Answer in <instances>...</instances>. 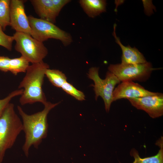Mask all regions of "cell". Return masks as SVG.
Here are the masks:
<instances>
[{
  "mask_svg": "<svg viewBox=\"0 0 163 163\" xmlns=\"http://www.w3.org/2000/svg\"><path fill=\"white\" fill-rule=\"evenodd\" d=\"M155 144L160 148L158 153L155 155L141 158L137 150L133 149L130 152V155L134 157L132 163H163V138L161 137L156 142ZM119 163H121L119 162Z\"/></svg>",
  "mask_w": 163,
  "mask_h": 163,
  "instance_id": "obj_14",
  "label": "cell"
},
{
  "mask_svg": "<svg viewBox=\"0 0 163 163\" xmlns=\"http://www.w3.org/2000/svg\"><path fill=\"white\" fill-rule=\"evenodd\" d=\"M40 18L54 23L61 9L69 0H31L30 1Z\"/></svg>",
  "mask_w": 163,
  "mask_h": 163,
  "instance_id": "obj_9",
  "label": "cell"
},
{
  "mask_svg": "<svg viewBox=\"0 0 163 163\" xmlns=\"http://www.w3.org/2000/svg\"><path fill=\"white\" fill-rule=\"evenodd\" d=\"M22 131V121L15 111L14 104L9 103L0 117V163L6 150L13 146Z\"/></svg>",
  "mask_w": 163,
  "mask_h": 163,
  "instance_id": "obj_3",
  "label": "cell"
},
{
  "mask_svg": "<svg viewBox=\"0 0 163 163\" xmlns=\"http://www.w3.org/2000/svg\"><path fill=\"white\" fill-rule=\"evenodd\" d=\"M23 89H21L12 91L5 98L0 100V117L2 114L4 110L10 103L11 99L15 96L21 95Z\"/></svg>",
  "mask_w": 163,
  "mask_h": 163,
  "instance_id": "obj_19",
  "label": "cell"
},
{
  "mask_svg": "<svg viewBox=\"0 0 163 163\" xmlns=\"http://www.w3.org/2000/svg\"><path fill=\"white\" fill-rule=\"evenodd\" d=\"M60 102L52 103L47 101L41 111L32 114L25 113L19 106H17L19 113L22 119L23 131L25 133V142L22 150L28 157L29 150L32 146L38 149L42 140L47 135L48 125L47 117L50 111L58 105Z\"/></svg>",
  "mask_w": 163,
  "mask_h": 163,
  "instance_id": "obj_1",
  "label": "cell"
},
{
  "mask_svg": "<svg viewBox=\"0 0 163 163\" xmlns=\"http://www.w3.org/2000/svg\"><path fill=\"white\" fill-rule=\"evenodd\" d=\"M28 18L31 29V36L43 43L50 38L60 40L65 46L70 45L72 37L69 33L50 21L30 15Z\"/></svg>",
  "mask_w": 163,
  "mask_h": 163,
  "instance_id": "obj_4",
  "label": "cell"
},
{
  "mask_svg": "<svg viewBox=\"0 0 163 163\" xmlns=\"http://www.w3.org/2000/svg\"><path fill=\"white\" fill-rule=\"evenodd\" d=\"M79 3L86 14L94 18L106 11V1L104 0H80Z\"/></svg>",
  "mask_w": 163,
  "mask_h": 163,
  "instance_id": "obj_13",
  "label": "cell"
},
{
  "mask_svg": "<svg viewBox=\"0 0 163 163\" xmlns=\"http://www.w3.org/2000/svg\"><path fill=\"white\" fill-rule=\"evenodd\" d=\"M16 42L14 48L21 56L32 64L43 61L48 53L47 48L43 43L33 37L30 35L16 32L13 36Z\"/></svg>",
  "mask_w": 163,
  "mask_h": 163,
  "instance_id": "obj_5",
  "label": "cell"
},
{
  "mask_svg": "<svg viewBox=\"0 0 163 163\" xmlns=\"http://www.w3.org/2000/svg\"><path fill=\"white\" fill-rule=\"evenodd\" d=\"M45 75L50 82L54 86L61 88L62 85L67 82V77L65 75L59 70L47 69Z\"/></svg>",
  "mask_w": 163,
  "mask_h": 163,
  "instance_id": "obj_15",
  "label": "cell"
},
{
  "mask_svg": "<svg viewBox=\"0 0 163 163\" xmlns=\"http://www.w3.org/2000/svg\"><path fill=\"white\" fill-rule=\"evenodd\" d=\"M25 2V1L22 0H10V26L16 32L31 35V29L24 9Z\"/></svg>",
  "mask_w": 163,
  "mask_h": 163,
  "instance_id": "obj_10",
  "label": "cell"
},
{
  "mask_svg": "<svg viewBox=\"0 0 163 163\" xmlns=\"http://www.w3.org/2000/svg\"><path fill=\"white\" fill-rule=\"evenodd\" d=\"M11 59L7 56H0V70L10 72Z\"/></svg>",
  "mask_w": 163,
  "mask_h": 163,
  "instance_id": "obj_21",
  "label": "cell"
},
{
  "mask_svg": "<svg viewBox=\"0 0 163 163\" xmlns=\"http://www.w3.org/2000/svg\"><path fill=\"white\" fill-rule=\"evenodd\" d=\"M61 88L67 94L78 101H83L85 100V96L84 93L77 90L72 85L67 82H65Z\"/></svg>",
  "mask_w": 163,
  "mask_h": 163,
  "instance_id": "obj_18",
  "label": "cell"
},
{
  "mask_svg": "<svg viewBox=\"0 0 163 163\" xmlns=\"http://www.w3.org/2000/svg\"><path fill=\"white\" fill-rule=\"evenodd\" d=\"M10 0H0V25L3 30L10 25Z\"/></svg>",
  "mask_w": 163,
  "mask_h": 163,
  "instance_id": "obj_16",
  "label": "cell"
},
{
  "mask_svg": "<svg viewBox=\"0 0 163 163\" xmlns=\"http://www.w3.org/2000/svg\"><path fill=\"white\" fill-rule=\"evenodd\" d=\"M29 62L22 56L11 59L10 72L15 75L20 72H25L29 66Z\"/></svg>",
  "mask_w": 163,
  "mask_h": 163,
  "instance_id": "obj_17",
  "label": "cell"
},
{
  "mask_svg": "<svg viewBox=\"0 0 163 163\" xmlns=\"http://www.w3.org/2000/svg\"><path fill=\"white\" fill-rule=\"evenodd\" d=\"M132 105L139 110H142L152 118L163 115V94L157 92L154 95L127 99Z\"/></svg>",
  "mask_w": 163,
  "mask_h": 163,
  "instance_id": "obj_8",
  "label": "cell"
},
{
  "mask_svg": "<svg viewBox=\"0 0 163 163\" xmlns=\"http://www.w3.org/2000/svg\"><path fill=\"white\" fill-rule=\"evenodd\" d=\"M116 24L113 26V34L116 42L121 48L122 54L121 56L122 64L124 65L136 64L146 62V59L143 55L136 47H132L129 45L124 46L121 43L120 39L116 35Z\"/></svg>",
  "mask_w": 163,
  "mask_h": 163,
  "instance_id": "obj_12",
  "label": "cell"
},
{
  "mask_svg": "<svg viewBox=\"0 0 163 163\" xmlns=\"http://www.w3.org/2000/svg\"><path fill=\"white\" fill-rule=\"evenodd\" d=\"M99 68L92 67L89 70L88 76L94 83L93 86L95 94V99L97 100L100 96L103 99L106 112H109L113 101V94L115 86L120 83V81L113 74L108 71L105 78L101 79L99 75Z\"/></svg>",
  "mask_w": 163,
  "mask_h": 163,
  "instance_id": "obj_6",
  "label": "cell"
},
{
  "mask_svg": "<svg viewBox=\"0 0 163 163\" xmlns=\"http://www.w3.org/2000/svg\"><path fill=\"white\" fill-rule=\"evenodd\" d=\"M157 93L147 90L133 81H125L122 82L114 89L113 100L114 101L123 98L128 99L154 95Z\"/></svg>",
  "mask_w": 163,
  "mask_h": 163,
  "instance_id": "obj_11",
  "label": "cell"
},
{
  "mask_svg": "<svg viewBox=\"0 0 163 163\" xmlns=\"http://www.w3.org/2000/svg\"><path fill=\"white\" fill-rule=\"evenodd\" d=\"M49 68V65L43 61L29 66L18 87L20 89L23 88L19 99L21 105L37 102L44 104L47 101L42 85L46 71Z\"/></svg>",
  "mask_w": 163,
  "mask_h": 163,
  "instance_id": "obj_2",
  "label": "cell"
},
{
  "mask_svg": "<svg viewBox=\"0 0 163 163\" xmlns=\"http://www.w3.org/2000/svg\"><path fill=\"white\" fill-rule=\"evenodd\" d=\"M14 40L13 36L8 35L5 34L0 25V46L8 50H11L12 43Z\"/></svg>",
  "mask_w": 163,
  "mask_h": 163,
  "instance_id": "obj_20",
  "label": "cell"
},
{
  "mask_svg": "<svg viewBox=\"0 0 163 163\" xmlns=\"http://www.w3.org/2000/svg\"><path fill=\"white\" fill-rule=\"evenodd\" d=\"M159 69L153 67L152 64L146 62L136 64H111L108 71L114 74L120 82L137 81H146L152 71Z\"/></svg>",
  "mask_w": 163,
  "mask_h": 163,
  "instance_id": "obj_7",
  "label": "cell"
}]
</instances>
